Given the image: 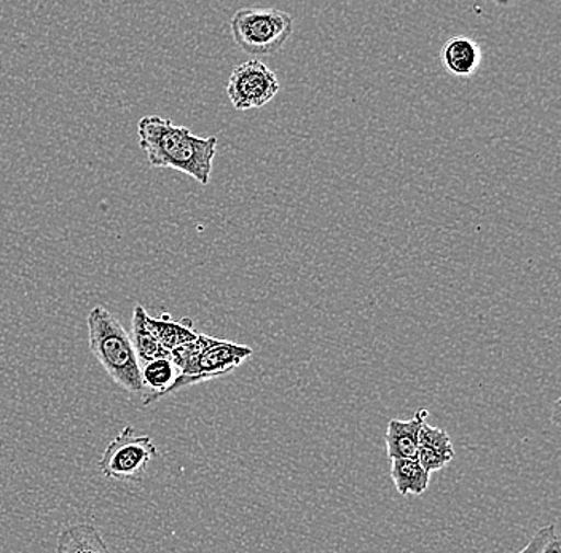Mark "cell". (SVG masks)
<instances>
[{"instance_id":"obj_4","label":"cell","mask_w":561,"mask_h":553,"mask_svg":"<svg viewBox=\"0 0 561 553\" xmlns=\"http://www.w3.org/2000/svg\"><path fill=\"white\" fill-rule=\"evenodd\" d=\"M160 457L149 436H138L133 426H126L105 447L100 471L115 482H140L153 458Z\"/></svg>"},{"instance_id":"obj_14","label":"cell","mask_w":561,"mask_h":553,"mask_svg":"<svg viewBox=\"0 0 561 553\" xmlns=\"http://www.w3.org/2000/svg\"><path fill=\"white\" fill-rule=\"evenodd\" d=\"M419 447L431 448V450L455 457L454 443L447 430L426 425V423H423L420 429Z\"/></svg>"},{"instance_id":"obj_9","label":"cell","mask_w":561,"mask_h":553,"mask_svg":"<svg viewBox=\"0 0 561 553\" xmlns=\"http://www.w3.org/2000/svg\"><path fill=\"white\" fill-rule=\"evenodd\" d=\"M140 377L147 393L144 394L142 404L150 405L164 399L168 388L174 383L178 377L173 359L171 357H158L140 366Z\"/></svg>"},{"instance_id":"obj_2","label":"cell","mask_w":561,"mask_h":553,"mask_svg":"<svg viewBox=\"0 0 561 553\" xmlns=\"http://www.w3.org/2000/svg\"><path fill=\"white\" fill-rule=\"evenodd\" d=\"M87 325L91 355L103 366L107 376L128 393L146 394L131 335L121 321L98 304L88 313Z\"/></svg>"},{"instance_id":"obj_3","label":"cell","mask_w":561,"mask_h":553,"mask_svg":"<svg viewBox=\"0 0 561 553\" xmlns=\"http://www.w3.org/2000/svg\"><path fill=\"white\" fill-rule=\"evenodd\" d=\"M234 44L252 56L276 54L294 33V19L278 9L245 7L230 21Z\"/></svg>"},{"instance_id":"obj_8","label":"cell","mask_w":561,"mask_h":553,"mask_svg":"<svg viewBox=\"0 0 561 553\" xmlns=\"http://www.w3.org/2000/svg\"><path fill=\"white\" fill-rule=\"evenodd\" d=\"M427 418L426 411L416 412L412 419H391L386 429V453L389 460L398 458H415L419 450L420 429L424 419Z\"/></svg>"},{"instance_id":"obj_1","label":"cell","mask_w":561,"mask_h":553,"mask_svg":"<svg viewBox=\"0 0 561 553\" xmlns=\"http://www.w3.org/2000/svg\"><path fill=\"white\" fill-rule=\"evenodd\" d=\"M140 149L152 168H170L208 185L217 153V138H199L170 118L146 115L138 124Z\"/></svg>"},{"instance_id":"obj_15","label":"cell","mask_w":561,"mask_h":553,"mask_svg":"<svg viewBox=\"0 0 561 553\" xmlns=\"http://www.w3.org/2000/svg\"><path fill=\"white\" fill-rule=\"evenodd\" d=\"M561 541L560 535L557 534L556 525L543 527L535 535L526 548L522 549L520 553H560Z\"/></svg>"},{"instance_id":"obj_5","label":"cell","mask_w":561,"mask_h":553,"mask_svg":"<svg viewBox=\"0 0 561 553\" xmlns=\"http://www.w3.org/2000/svg\"><path fill=\"white\" fill-rule=\"evenodd\" d=\"M254 349L238 343L227 342V339L216 338L209 346H206L195 364L184 373H178L174 383L168 388L164 398L185 388L195 387V384L205 383L214 378L226 377L240 367L245 359L252 356Z\"/></svg>"},{"instance_id":"obj_13","label":"cell","mask_w":561,"mask_h":553,"mask_svg":"<svg viewBox=\"0 0 561 553\" xmlns=\"http://www.w3.org/2000/svg\"><path fill=\"white\" fill-rule=\"evenodd\" d=\"M146 316L147 311L144 310L142 304H136L135 310H133L131 339L140 366L149 362V360L158 359V357H171V352L161 346L158 339L153 337L152 332L149 331V327H147Z\"/></svg>"},{"instance_id":"obj_6","label":"cell","mask_w":561,"mask_h":553,"mask_svg":"<svg viewBox=\"0 0 561 553\" xmlns=\"http://www.w3.org/2000/svg\"><path fill=\"white\" fill-rule=\"evenodd\" d=\"M280 89L276 73L259 59L241 62L230 73L227 96L237 111L266 106Z\"/></svg>"},{"instance_id":"obj_16","label":"cell","mask_w":561,"mask_h":553,"mask_svg":"<svg viewBox=\"0 0 561 553\" xmlns=\"http://www.w3.org/2000/svg\"><path fill=\"white\" fill-rule=\"evenodd\" d=\"M415 458L419 460V463L430 472V474H433V472L447 468V465L454 461L455 457L440 453V451L431 450V448L419 447Z\"/></svg>"},{"instance_id":"obj_11","label":"cell","mask_w":561,"mask_h":553,"mask_svg":"<svg viewBox=\"0 0 561 553\" xmlns=\"http://www.w3.org/2000/svg\"><path fill=\"white\" fill-rule=\"evenodd\" d=\"M391 479L399 495L420 496L426 492L431 474L416 458H398V460H391Z\"/></svg>"},{"instance_id":"obj_7","label":"cell","mask_w":561,"mask_h":553,"mask_svg":"<svg viewBox=\"0 0 561 553\" xmlns=\"http://www.w3.org/2000/svg\"><path fill=\"white\" fill-rule=\"evenodd\" d=\"M483 54L473 38L458 36L448 38L440 50L442 66L448 73L461 79L476 76L482 65Z\"/></svg>"},{"instance_id":"obj_10","label":"cell","mask_w":561,"mask_h":553,"mask_svg":"<svg viewBox=\"0 0 561 553\" xmlns=\"http://www.w3.org/2000/svg\"><path fill=\"white\" fill-rule=\"evenodd\" d=\"M56 552H108L101 531L91 523H73L66 527L58 535Z\"/></svg>"},{"instance_id":"obj_12","label":"cell","mask_w":561,"mask_h":553,"mask_svg":"<svg viewBox=\"0 0 561 553\" xmlns=\"http://www.w3.org/2000/svg\"><path fill=\"white\" fill-rule=\"evenodd\" d=\"M146 324L149 331L152 332L153 337L168 352L174 349L175 346L182 345V343L191 342V339L198 335V332L193 329L191 320L173 321L168 313L161 318H150L147 314Z\"/></svg>"}]
</instances>
